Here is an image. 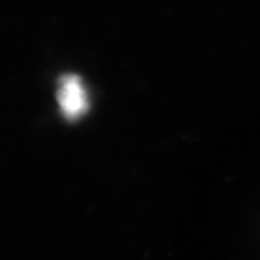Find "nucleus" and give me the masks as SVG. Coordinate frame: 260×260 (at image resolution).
<instances>
[{"mask_svg": "<svg viewBox=\"0 0 260 260\" xmlns=\"http://www.w3.org/2000/svg\"><path fill=\"white\" fill-rule=\"evenodd\" d=\"M56 99L68 120H75L88 110V95L78 75L67 74L59 78Z\"/></svg>", "mask_w": 260, "mask_h": 260, "instance_id": "f257e3e1", "label": "nucleus"}]
</instances>
